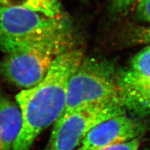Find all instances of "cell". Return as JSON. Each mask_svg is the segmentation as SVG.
<instances>
[{
    "label": "cell",
    "instance_id": "4fadbf2b",
    "mask_svg": "<svg viewBox=\"0 0 150 150\" xmlns=\"http://www.w3.org/2000/svg\"><path fill=\"white\" fill-rule=\"evenodd\" d=\"M134 40L136 43L150 44V25L149 27L139 29L135 33Z\"/></svg>",
    "mask_w": 150,
    "mask_h": 150
},
{
    "label": "cell",
    "instance_id": "7c38bea8",
    "mask_svg": "<svg viewBox=\"0 0 150 150\" xmlns=\"http://www.w3.org/2000/svg\"><path fill=\"white\" fill-rule=\"evenodd\" d=\"M140 138L136 139L132 141L126 142V143L120 144L112 146H109L99 149L97 150H140Z\"/></svg>",
    "mask_w": 150,
    "mask_h": 150
},
{
    "label": "cell",
    "instance_id": "30bf717a",
    "mask_svg": "<svg viewBox=\"0 0 150 150\" xmlns=\"http://www.w3.org/2000/svg\"><path fill=\"white\" fill-rule=\"evenodd\" d=\"M136 14L140 20L150 22V0H138Z\"/></svg>",
    "mask_w": 150,
    "mask_h": 150
},
{
    "label": "cell",
    "instance_id": "6da1fadb",
    "mask_svg": "<svg viewBox=\"0 0 150 150\" xmlns=\"http://www.w3.org/2000/svg\"><path fill=\"white\" fill-rule=\"evenodd\" d=\"M83 58L81 50L65 52L40 83L16 95L22 125L12 150H30L41 132L59 119L66 106L69 81Z\"/></svg>",
    "mask_w": 150,
    "mask_h": 150
},
{
    "label": "cell",
    "instance_id": "277c9868",
    "mask_svg": "<svg viewBox=\"0 0 150 150\" xmlns=\"http://www.w3.org/2000/svg\"><path fill=\"white\" fill-rule=\"evenodd\" d=\"M72 31L67 16L50 17L14 6L0 4V50L6 54L24 45Z\"/></svg>",
    "mask_w": 150,
    "mask_h": 150
},
{
    "label": "cell",
    "instance_id": "3957f363",
    "mask_svg": "<svg viewBox=\"0 0 150 150\" xmlns=\"http://www.w3.org/2000/svg\"><path fill=\"white\" fill-rule=\"evenodd\" d=\"M117 72L114 65L107 60L83 58L69 81L63 114L91 105H122Z\"/></svg>",
    "mask_w": 150,
    "mask_h": 150
},
{
    "label": "cell",
    "instance_id": "5b68a950",
    "mask_svg": "<svg viewBox=\"0 0 150 150\" xmlns=\"http://www.w3.org/2000/svg\"><path fill=\"white\" fill-rule=\"evenodd\" d=\"M123 114L125 108L116 104L91 105L63 114L54 125L45 150H76L98 124Z\"/></svg>",
    "mask_w": 150,
    "mask_h": 150
},
{
    "label": "cell",
    "instance_id": "7a4b0ae2",
    "mask_svg": "<svg viewBox=\"0 0 150 150\" xmlns=\"http://www.w3.org/2000/svg\"><path fill=\"white\" fill-rule=\"evenodd\" d=\"M73 45L72 31H69L19 47L0 61V76L22 88L34 87L44 79L56 58Z\"/></svg>",
    "mask_w": 150,
    "mask_h": 150
},
{
    "label": "cell",
    "instance_id": "52a82bcc",
    "mask_svg": "<svg viewBox=\"0 0 150 150\" xmlns=\"http://www.w3.org/2000/svg\"><path fill=\"white\" fill-rule=\"evenodd\" d=\"M117 82L122 104L133 117L150 115V77L130 68L117 72Z\"/></svg>",
    "mask_w": 150,
    "mask_h": 150
},
{
    "label": "cell",
    "instance_id": "9a60e30c",
    "mask_svg": "<svg viewBox=\"0 0 150 150\" xmlns=\"http://www.w3.org/2000/svg\"><path fill=\"white\" fill-rule=\"evenodd\" d=\"M142 150H150V146H149V147H147L144 148V149H142Z\"/></svg>",
    "mask_w": 150,
    "mask_h": 150
},
{
    "label": "cell",
    "instance_id": "9c48e42d",
    "mask_svg": "<svg viewBox=\"0 0 150 150\" xmlns=\"http://www.w3.org/2000/svg\"><path fill=\"white\" fill-rule=\"evenodd\" d=\"M130 69L142 76L150 77V46L143 49L133 57Z\"/></svg>",
    "mask_w": 150,
    "mask_h": 150
},
{
    "label": "cell",
    "instance_id": "8fae6325",
    "mask_svg": "<svg viewBox=\"0 0 150 150\" xmlns=\"http://www.w3.org/2000/svg\"><path fill=\"white\" fill-rule=\"evenodd\" d=\"M110 8L112 13L122 14L125 13L136 0H109Z\"/></svg>",
    "mask_w": 150,
    "mask_h": 150
},
{
    "label": "cell",
    "instance_id": "8992f818",
    "mask_svg": "<svg viewBox=\"0 0 150 150\" xmlns=\"http://www.w3.org/2000/svg\"><path fill=\"white\" fill-rule=\"evenodd\" d=\"M148 124L140 118L127 114L108 118L95 126L77 150H97L140 138L147 132Z\"/></svg>",
    "mask_w": 150,
    "mask_h": 150
},
{
    "label": "cell",
    "instance_id": "5bb4252c",
    "mask_svg": "<svg viewBox=\"0 0 150 150\" xmlns=\"http://www.w3.org/2000/svg\"><path fill=\"white\" fill-rule=\"evenodd\" d=\"M0 4L8 6V3H7V0H0Z\"/></svg>",
    "mask_w": 150,
    "mask_h": 150
},
{
    "label": "cell",
    "instance_id": "ba28073f",
    "mask_svg": "<svg viewBox=\"0 0 150 150\" xmlns=\"http://www.w3.org/2000/svg\"><path fill=\"white\" fill-rule=\"evenodd\" d=\"M22 125L21 110L0 90V150H12Z\"/></svg>",
    "mask_w": 150,
    "mask_h": 150
},
{
    "label": "cell",
    "instance_id": "2e32d148",
    "mask_svg": "<svg viewBox=\"0 0 150 150\" xmlns=\"http://www.w3.org/2000/svg\"><path fill=\"white\" fill-rule=\"evenodd\" d=\"M76 150H77V149H76Z\"/></svg>",
    "mask_w": 150,
    "mask_h": 150
}]
</instances>
